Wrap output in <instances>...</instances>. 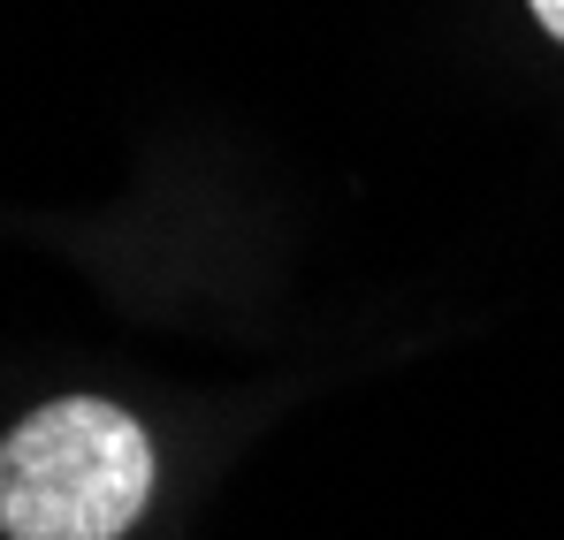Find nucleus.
I'll return each mask as SVG.
<instances>
[{
    "label": "nucleus",
    "mask_w": 564,
    "mask_h": 540,
    "mask_svg": "<svg viewBox=\"0 0 564 540\" xmlns=\"http://www.w3.org/2000/svg\"><path fill=\"white\" fill-rule=\"evenodd\" d=\"M534 15H542V31H550V38H564V0H534Z\"/></svg>",
    "instance_id": "2"
},
{
    "label": "nucleus",
    "mask_w": 564,
    "mask_h": 540,
    "mask_svg": "<svg viewBox=\"0 0 564 540\" xmlns=\"http://www.w3.org/2000/svg\"><path fill=\"white\" fill-rule=\"evenodd\" d=\"M145 503H153V434L107 396H62L0 442L8 540H122Z\"/></svg>",
    "instance_id": "1"
}]
</instances>
